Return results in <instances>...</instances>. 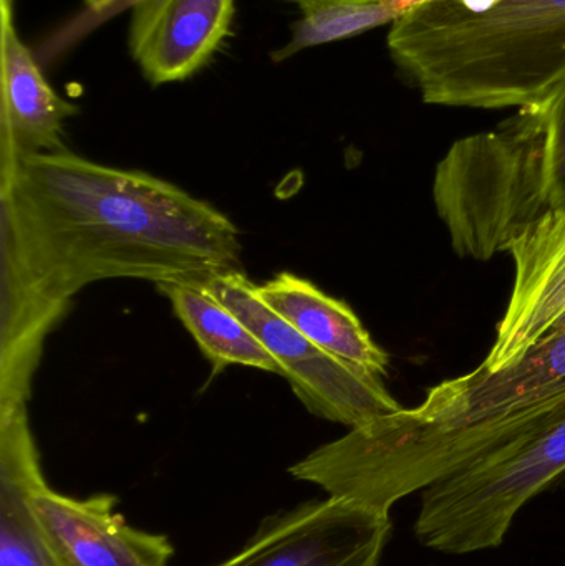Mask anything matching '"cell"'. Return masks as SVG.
I'll use <instances>...</instances> for the list:
<instances>
[{
	"label": "cell",
	"mask_w": 565,
	"mask_h": 566,
	"mask_svg": "<svg viewBox=\"0 0 565 566\" xmlns=\"http://www.w3.org/2000/svg\"><path fill=\"white\" fill-rule=\"evenodd\" d=\"M387 512L328 497L264 518L254 537L215 566H380Z\"/></svg>",
	"instance_id": "obj_5"
},
{
	"label": "cell",
	"mask_w": 565,
	"mask_h": 566,
	"mask_svg": "<svg viewBox=\"0 0 565 566\" xmlns=\"http://www.w3.org/2000/svg\"><path fill=\"white\" fill-rule=\"evenodd\" d=\"M294 2L301 7L302 12L308 13L312 10L321 9V7L332 6V3L357 2V0H294Z\"/></svg>",
	"instance_id": "obj_16"
},
{
	"label": "cell",
	"mask_w": 565,
	"mask_h": 566,
	"mask_svg": "<svg viewBox=\"0 0 565 566\" xmlns=\"http://www.w3.org/2000/svg\"><path fill=\"white\" fill-rule=\"evenodd\" d=\"M129 53L151 85L185 82L231 33L234 0H132Z\"/></svg>",
	"instance_id": "obj_9"
},
{
	"label": "cell",
	"mask_w": 565,
	"mask_h": 566,
	"mask_svg": "<svg viewBox=\"0 0 565 566\" xmlns=\"http://www.w3.org/2000/svg\"><path fill=\"white\" fill-rule=\"evenodd\" d=\"M43 484L27 405H0V566H56L32 502Z\"/></svg>",
	"instance_id": "obj_11"
},
{
	"label": "cell",
	"mask_w": 565,
	"mask_h": 566,
	"mask_svg": "<svg viewBox=\"0 0 565 566\" xmlns=\"http://www.w3.org/2000/svg\"><path fill=\"white\" fill-rule=\"evenodd\" d=\"M33 509L56 566H169L175 547L163 534L129 527L118 499H73L40 485Z\"/></svg>",
	"instance_id": "obj_7"
},
{
	"label": "cell",
	"mask_w": 565,
	"mask_h": 566,
	"mask_svg": "<svg viewBox=\"0 0 565 566\" xmlns=\"http://www.w3.org/2000/svg\"><path fill=\"white\" fill-rule=\"evenodd\" d=\"M179 322L191 333L218 375L228 366H249L285 378L281 363L244 322L196 282L159 283Z\"/></svg>",
	"instance_id": "obj_13"
},
{
	"label": "cell",
	"mask_w": 565,
	"mask_h": 566,
	"mask_svg": "<svg viewBox=\"0 0 565 566\" xmlns=\"http://www.w3.org/2000/svg\"><path fill=\"white\" fill-rule=\"evenodd\" d=\"M565 395V318L541 336L508 368L483 365L428 391L411 416L440 429H467L500 422Z\"/></svg>",
	"instance_id": "obj_6"
},
{
	"label": "cell",
	"mask_w": 565,
	"mask_h": 566,
	"mask_svg": "<svg viewBox=\"0 0 565 566\" xmlns=\"http://www.w3.org/2000/svg\"><path fill=\"white\" fill-rule=\"evenodd\" d=\"M387 45L428 105L524 108L565 82V0H431Z\"/></svg>",
	"instance_id": "obj_2"
},
{
	"label": "cell",
	"mask_w": 565,
	"mask_h": 566,
	"mask_svg": "<svg viewBox=\"0 0 565 566\" xmlns=\"http://www.w3.org/2000/svg\"><path fill=\"white\" fill-rule=\"evenodd\" d=\"M565 472V405L540 428L421 492L423 547L477 554L503 544L521 509Z\"/></svg>",
	"instance_id": "obj_3"
},
{
	"label": "cell",
	"mask_w": 565,
	"mask_h": 566,
	"mask_svg": "<svg viewBox=\"0 0 565 566\" xmlns=\"http://www.w3.org/2000/svg\"><path fill=\"white\" fill-rule=\"evenodd\" d=\"M0 168L66 149L63 125L79 108L52 88L20 39L15 0H0Z\"/></svg>",
	"instance_id": "obj_10"
},
{
	"label": "cell",
	"mask_w": 565,
	"mask_h": 566,
	"mask_svg": "<svg viewBox=\"0 0 565 566\" xmlns=\"http://www.w3.org/2000/svg\"><path fill=\"white\" fill-rule=\"evenodd\" d=\"M514 285L493 348L481 365L500 371L565 318V199L510 248Z\"/></svg>",
	"instance_id": "obj_8"
},
{
	"label": "cell",
	"mask_w": 565,
	"mask_h": 566,
	"mask_svg": "<svg viewBox=\"0 0 565 566\" xmlns=\"http://www.w3.org/2000/svg\"><path fill=\"white\" fill-rule=\"evenodd\" d=\"M196 283L232 310L264 343L281 363L292 391L312 415L355 428L404 409L380 376L324 352L272 312L242 271Z\"/></svg>",
	"instance_id": "obj_4"
},
{
	"label": "cell",
	"mask_w": 565,
	"mask_h": 566,
	"mask_svg": "<svg viewBox=\"0 0 565 566\" xmlns=\"http://www.w3.org/2000/svg\"><path fill=\"white\" fill-rule=\"evenodd\" d=\"M2 261L63 305L90 283L202 282L242 271L221 211L165 179L70 149L0 168Z\"/></svg>",
	"instance_id": "obj_1"
},
{
	"label": "cell",
	"mask_w": 565,
	"mask_h": 566,
	"mask_svg": "<svg viewBox=\"0 0 565 566\" xmlns=\"http://www.w3.org/2000/svg\"><path fill=\"white\" fill-rule=\"evenodd\" d=\"M85 6L88 7L92 12L102 13L105 12L106 9L113 6L116 0H83Z\"/></svg>",
	"instance_id": "obj_17"
},
{
	"label": "cell",
	"mask_w": 565,
	"mask_h": 566,
	"mask_svg": "<svg viewBox=\"0 0 565 566\" xmlns=\"http://www.w3.org/2000/svg\"><path fill=\"white\" fill-rule=\"evenodd\" d=\"M533 129V149L547 185L565 199V82L541 103L524 106Z\"/></svg>",
	"instance_id": "obj_15"
},
{
	"label": "cell",
	"mask_w": 565,
	"mask_h": 566,
	"mask_svg": "<svg viewBox=\"0 0 565 566\" xmlns=\"http://www.w3.org/2000/svg\"><path fill=\"white\" fill-rule=\"evenodd\" d=\"M262 302L318 348L375 375H388L390 356L372 338L354 310L307 279L281 272L255 285Z\"/></svg>",
	"instance_id": "obj_12"
},
{
	"label": "cell",
	"mask_w": 565,
	"mask_h": 566,
	"mask_svg": "<svg viewBox=\"0 0 565 566\" xmlns=\"http://www.w3.org/2000/svg\"><path fill=\"white\" fill-rule=\"evenodd\" d=\"M431 0H357L332 3L304 13L292 29V36L282 49L272 52L274 62H284L311 46L352 39L377 27L394 25L415 7Z\"/></svg>",
	"instance_id": "obj_14"
}]
</instances>
